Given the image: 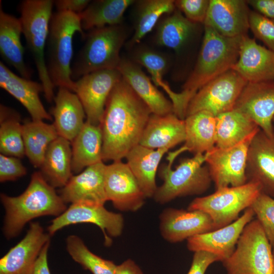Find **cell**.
Instances as JSON below:
<instances>
[{
  "label": "cell",
  "mask_w": 274,
  "mask_h": 274,
  "mask_svg": "<svg viewBox=\"0 0 274 274\" xmlns=\"http://www.w3.org/2000/svg\"><path fill=\"white\" fill-rule=\"evenodd\" d=\"M218 261L221 262V259L216 254L205 251H195L187 274H205L208 267Z\"/></svg>",
  "instance_id": "44"
},
{
  "label": "cell",
  "mask_w": 274,
  "mask_h": 274,
  "mask_svg": "<svg viewBox=\"0 0 274 274\" xmlns=\"http://www.w3.org/2000/svg\"><path fill=\"white\" fill-rule=\"evenodd\" d=\"M121 78L118 69H107L85 75L75 82L74 92L83 107L86 121L100 124L108 97Z\"/></svg>",
  "instance_id": "13"
},
{
  "label": "cell",
  "mask_w": 274,
  "mask_h": 274,
  "mask_svg": "<svg viewBox=\"0 0 274 274\" xmlns=\"http://www.w3.org/2000/svg\"><path fill=\"white\" fill-rule=\"evenodd\" d=\"M22 133L25 155L35 167H40L49 146L58 136L54 125L43 120L26 121Z\"/></svg>",
  "instance_id": "34"
},
{
  "label": "cell",
  "mask_w": 274,
  "mask_h": 274,
  "mask_svg": "<svg viewBox=\"0 0 274 274\" xmlns=\"http://www.w3.org/2000/svg\"><path fill=\"white\" fill-rule=\"evenodd\" d=\"M196 26V23L189 20L176 9L159 22L155 34V42L159 46L178 51L192 36Z\"/></svg>",
  "instance_id": "35"
},
{
  "label": "cell",
  "mask_w": 274,
  "mask_h": 274,
  "mask_svg": "<svg viewBox=\"0 0 274 274\" xmlns=\"http://www.w3.org/2000/svg\"><path fill=\"white\" fill-rule=\"evenodd\" d=\"M260 128L248 116L233 109L216 116V147L227 148L254 135Z\"/></svg>",
  "instance_id": "32"
},
{
  "label": "cell",
  "mask_w": 274,
  "mask_h": 274,
  "mask_svg": "<svg viewBox=\"0 0 274 274\" xmlns=\"http://www.w3.org/2000/svg\"><path fill=\"white\" fill-rule=\"evenodd\" d=\"M70 144L58 136L49 146L40 167L41 174L54 188L63 187L73 176Z\"/></svg>",
  "instance_id": "31"
},
{
  "label": "cell",
  "mask_w": 274,
  "mask_h": 274,
  "mask_svg": "<svg viewBox=\"0 0 274 274\" xmlns=\"http://www.w3.org/2000/svg\"><path fill=\"white\" fill-rule=\"evenodd\" d=\"M54 188L41 172H35L20 195L13 197L1 194L5 210L3 232L8 239L19 235L32 220L44 216L57 217L66 210V203Z\"/></svg>",
  "instance_id": "3"
},
{
  "label": "cell",
  "mask_w": 274,
  "mask_h": 274,
  "mask_svg": "<svg viewBox=\"0 0 274 274\" xmlns=\"http://www.w3.org/2000/svg\"><path fill=\"white\" fill-rule=\"evenodd\" d=\"M159 229L164 239L176 243L214 230V227L211 217L203 212L169 208L159 216Z\"/></svg>",
  "instance_id": "17"
},
{
  "label": "cell",
  "mask_w": 274,
  "mask_h": 274,
  "mask_svg": "<svg viewBox=\"0 0 274 274\" xmlns=\"http://www.w3.org/2000/svg\"><path fill=\"white\" fill-rule=\"evenodd\" d=\"M176 8L189 20L195 23H204L210 1L178 0L175 1Z\"/></svg>",
  "instance_id": "42"
},
{
  "label": "cell",
  "mask_w": 274,
  "mask_h": 274,
  "mask_svg": "<svg viewBox=\"0 0 274 274\" xmlns=\"http://www.w3.org/2000/svg\"><path fill=\"white\" fill-rule=\"evenodd\" d=\"M77 32L85 37L79 15L67 11L52 14L48 37V73L54 87H64L74 92L71 64L73 38Z\"/></svg>",
  "instance_id": "4"
},
{
  "label": "cell",
  "mask_w": 274,
  "mask_h": 274,
  "mask_svg": "<svg viewBox=\"0 0 274 274\" xmlns=\"http://www.w3.org/2000/svg\"><path fill=\"white\" fill-rule=\"evenodd\" d=\"M249 29L255 37L268 49L274 51V19L267 18L255 11L249 15Z\"/></svg>",
  "instance_id": "41"
},
{
  "label": "cell",
  "mask_w": 274,
  "mask_h": 274,
  "mask_svg": "<svg viewBox=\"0 0 274 274\" xmlns=\"http://www.w3.org/2000/svg\"><path fill=\"white\" fill-rule=\"evenodd\" d=\"M51 113L58 135L71 143L81 130L85 121V112L77 95L64 87H59L54 97Z\"/></svg>",
  "instance_id": "27"
},
{
  "label": "cell",
  "mask_w": 274,
  "mask_h": 274,
  "mask_svg": "<svg viewBox=\"0 0 274 274\" xmlns=\"http://www.w3.org/2000/svg\"><path fill=\"white\" fill-rule=\"evenodd\" d=\"M91 223L97 226L104 237V244L110 246L111 237L121 235L124 227V218L120 213L107 210L104 204L90 201H82L72 203L60 215L51 221L48 228L51 236L59 230L71 225Z\"/></svg>",
  "instance_id": "11"
},
{
  "label": "cell",
  "mask_w": 274,
  "mask_h": 274,
  "mask_svg": "<svg viewBox=\"0 0 274 274\" xmlns=\"http://www.w3.org/2000/svg\"><path fill=\"white\" fill-rule=\"evenodd\" d=\"M0 86L24 106L32 120L44 121L52 119L40 98V93L44 91L42 84L17 76L2 61L0 62Z\"/></svg>",
  "instance_id": "24"
},
{
  "label": "cell",
  "mask_w": 274,
  "mask_h": 274,
  "mask_svg": "<svg viewBox=\"0 0 274 274\" xmlns=\"http://www.w3.org/2000/svg\"><path fill=\"white\" fill-rule=\"evenodd\" d=\"M272 122H274V116H273V119H272Z\"/></svg>",
  "instance_id": "50"
},
{
  "label": "cell",
  "mask_w": 274,
  "mask_h": 274,
  "mask_svg": "<svg viewBox=\"0 0 274 274\" xmlns=\"http://www.w3.org/2000/svg\"><path fill=\"white\" fill-rule=\"evenodd\" d=\"M106 166L101 161L73 175L61 190L60 196L63 201L72 204L90 201L105 204L107 201L105 188Z\"/></svg>",
  "instance_id": "22"
},
{
  "label": "cell",
  "mask_w": 274,
  "mask_h": 274,
  "mask_svg": "<svg viewBox=\"0 0 274 274\" xmlns=\"http://www.w3.org/2000/svg\"><path fill=\"white\" fill-rule=\"evenodd\" d=\"M204 26L201 47L194 67L178 93L174 113L185 118L188 104L203 86L232 69L237 60L242 37L227 38L212 28Z\"/></svg>",
  "instance_id": "2"
},
{
  "label": "cell",
  "mask_w": 274,
  "mask_h": 274,
  "mask_svg": "<svg viewBox=\"0 0 274 274\" xmlns=\"http://www.w3.org/2000/svg\"><path fill=\"white\" fill-rule=\"evenodd\" d=\"M205 154H196L184 158L174 169L172 164H162L158 175L163 180L153 196L155 201L166 203L180 197L198 195L205 193L213 182L205 163Z\"/></svg>",
  "instance_id": "6"
},
{
  "label": "cell",
  "mask_w": 274,
  "mask_h": 274,
  "mask_svg": "<svg viewBox=\"0 0 274 274\" xmlns=\"http://www.w3.org/2000/svg\"><path fill=\"white\" fill-rule=\"evenodd\" d=\"M51 235L31 222L24 237L0 259V274H32L36 261Z\"/></svg>",
  "instance_id": "16"
},
{
  "label": "cell",
  "mask_w": 274,
  "mask_h": 274,
  "mask_svg": "<svg viewBox=\"0 0 274 274\" xmlns=\"http://www.w3.org/2000/svg\"><path fill=\"white\" fill-rule=\"evenodd\" d=\"M27 174L19 158L0 154V182L15 181Z\"/></svg>",
  "instance_id": "43"
},
{
  "label": "cell",
  "mask_w": 274,
  "mask_h": 274,
  "mask_svg": "<svg viewBox=\"0 0 274 274\" xmlns=\"http://www.w3.org/2000/svg\"><path fill=\"white\" fill-rule=\"evenodd\" d=\"M133 0H97L91 1L79 15L83 30L122 24L126 10Z\"/></svg>",
  "instance_id": "33"
},
{
  "label": "cell",
  "mask_w": 274,
  "mask_h": 274,
  "mask_svg": "<svg viewBox=\"0 0 274 274\" xmlns=\"http://www.w3.org/2000/svg\"><path fill=\"white\" fill-rule=\"evenodd\" d=\"M248 82L231 69L210 82L193 96L187 106L186 117L200 112L215 116L234 109Z\"/></svg>",
  "instance_id": "10"
},
{
  "label": "cell",
  "mask_w": 274,
  "mask_h": 274,
  "mask_svg": "<svg viewBox=\"0 0 274 274\" xmlns=\"http://www.w3.org/2000/svg\"><path fill=\"white\" fill-rule=\"evenodd\" d=\"M117 69L153 114L164 115L174 113L172 101L157 89L137 63L121 58Z\"/></svg>",
  "instance_id": "26"
},
{
  "label": "cell",
  "mask_w": 274,
  "mask_h": 274,
  "mask_svg": "<svg viewBox=\"0 0 274 274\" xmlns=\"http://www.w3.org/2000/svg\"><path fill=\"white\" fill-rule=\"evenodd\" d=\"M66 247L72 258L92 274H115L117 265L93 253L78 236H68Z\"/></svg>",
  "instance_id": "38"
},
{
  "label": "cell",
  "mask_w": 274,
  "mask_h": 274,
  "mask_svg": "<svg viewBox=\"0 0 274 274\" xmlns=\"http://www.w3.org/2000/svg\"><path fill=\"white\" fill-rule=\"evenodd\" d=\"M152 114L122 78L107 100L100 124L102 160H121L140 142Z\"/></svg>",
  "instance_id": "1"
},
{
  "label": "cell",
  "mask_w": 274,
  "mask_h": 274,
  "mask_svg": "<svg viewBox=\"0 0 274 274\" xmlns=\"http://www.w3.org/2000/svg\"><path fill=\"white\" fill-rule=\"evenodd\" d=\"M169 150L152 149L141 145L132 148L126 155L129 167L146 198L153 197L157 188L156 175L160 162Z\"/></svg>",
  "instance_id": "28"
},
{
  "label": "cell",
  "mask_w": 274,
  "mask_h": 274,
  "mask_svg": "<svg viewBox=\"0 0 274 274\" xmlns=\"http://www.w3.org/2000/svg\"><path fill=\"white\" fill-rule=\"evenodd\" d=\"M221 262L227 274H274L272 248L256 219L246 225L233 252Z\"/></svg>",
  "instance_id": "8"
},
{
  "label": "cell",
  "mask_w": 274,
  "mask_h": 274,
  "mask_svg": "<svg viewBox=\"0 0 274 274\" xmlns=\"http://www.w3.org/2000/svg\"><path fill=\"white\" fill-rule=\"evenodd\" d=\"M115 274H144V273L133 260L128 259L121 264L117 265Z\"/></svg>",
  "instance_id": "48"
},
{
  "label": "cell",
  "mask_w": 274,
  "mask_h": 274,
  "mask_svg": "<svg viewBox=\"0 0 274 274\" xmlns=\"http://www.w3.org/2000/svg\"><path fill=\"white\" fill-rule=\"evenodd\" d=\"M22 125L19 114L13 109L0 106L1 154L23 157L25 153Z\"/></svg>",
  "instance_id": "37"
},
{
  "label": "cell",
  "mask_w": 274,
  "mask_h": 274,
  "mask_svg": "<svg viewBox=\"0 0 274 274\" xmlns=\"http://www.w3.org/2000/svg\"><path fill=\"white\" fill-rule=\"evenodd\" d=\"M184 120L174 113L152 114L143 132L140 145L152 149L169 150L185 140Z\"/></svg>",
  "instance_id": "25"
},
{
  "label": "cell",
  "mask_w": 274,
  "mask_h": 274,
  "mask_svg": "<svg viewBox=\"0 0 274 274\" xmlns=\"http://www.w3.org/2000/svg\"><path fill=\"white\" fill-rule=\"evenodd\" d=\"M250 11L247 1L211 0L204 26L225 37H242L249 29Z\"/></svg>",
  "instance_id": "19"
},
{
  "label": "cell",
  "mask_w": 274,
  "mask_h": 274,
  "mask_svg": "<svg viewBox=\"0 0 274 274\" xmlns=\"http://www.w3.org/2000/svg\"><path fill=\"white\" fill-rule=\"evenodd\" d=\"M254 135L232 147L219 148L215 146L204 153L205 163L216 190L239 186L247 183L246 169L248 152Z\"/></svg>",
  "instance_id": "12"
},
{
  "label": "cell",
  "mask_w": 274,
  "mask_h": 274,
  "mask_svg": "<svg viewBox=\"0 0 274 274\" xmlns=\"http://www.w3.org/2000/svg\"><path fill=\"white\" fill-rule=\"evenodd\" d=\"M54 1L25 0L20 6L22 33L33 58L46 100L54 98V87L50 78L45 57Z\"/></svg>",
  "instance_id": "5"
},
{
  "label": "cell",
  "mask_w": 274,
  "mask_h": 274,
  "mask_svg": "<svg viewBox=\"0 0 274 274\" xmlns=\"http://www.w3.org/2000/svg\"><path fill=\"white\" fill-rule=\"evenodd\" d=\"M272 252H273V255L274 256V247L272 248Z\"/></svg>",
  "instance_id": "49"
},
{
  "label": "cell",
  "mask_w": 274,
  "mask_h": 274,
  "mask_svg": "<svg viewBox=\"0 0 274 274\" xmlns=\"http://www.w3.org/2000/svg\"><path fill=\"white\" fill-rule=\"evenodd\" d=\"M234 109L246 114L262 131L271 135L274 131V80L248 83Z\"/></svg>",
  "instance_id": "18"
},
{
  "label": "cell",
  "mask_w": 274,
  "mask_h": 274,
  "mask_svg": "<svg viewBox=\"0 0 274 274\" xmlns=\"http://www.w3.org/2000/svg\"><path fill=\"white\" fill-rule=\"evenodd\" d=\"M50 242L41 251L35 263L32 274H51L48 263L47 254Z\"/></svg>",
  "instance_id": "47"
},
{
  "label": "cell",
  "mask_w": 274,
  "mask_h": 274,
  "mask_svg": "<svg viewBox=\"0 0 274 274\" xmlns=\"http://www.w3.org/2000/svg\"><path fill=\"white\" fill-rule=\"evenodd\" d=\"M247 2L255 11L267 18L274 19V0H249Z\"/></svg>",
  "instance_id": "46"
},
{
  "label": "cell",
  "mask_w": 274,
  "mask_h": 274,
  "mask_svg": "<svg viewBox=\"0 0 274 274\" xmlns=\"http://www.w3.org/2000/svg\"><path fill=\"white\" fill-rule=\"evenodd\" d=\"M22 28L20 18L5 13L1 5L0 53L3 59L14 67L21 77L30 79L31 73L24 60L21 42Z\"/></svg>",
  "instance_id": "29"
},
{
  "label": "cell",
  "mask_w": 274,
  "mask_h": 274,
  "mask_svg": "<svg viewBox=\"0 0 274 274\" xmlns=\"http://www.w3.org/2000/svg\"><path fill=\"white\" fill-rule=\"evenodd\" d=\"M232 69L248 83L274 80V51L248 35L243 36L238 57Z\"/></svg>",
  "instance_id": "21"
},
{
  "label": "cell",
  "mask_w": 274,
  "mask_h": 274,
  "mask_svg": "<svg viewBox=\"0 0 274 274\" xmlns=\"http://www.w3.org/2000/svg\"><path fill=\"white\" fill-rule=\"evenodd\" d=\"M127 33L122 24L90 30L73 67L72 77L80 78L97 71L117 69L120 52Z\"/></svg>",
  "instance_id": "7"
},
{
  "label": "cell",
  "mask_w": 274,
  "mask_h": 274,
  "mask_svg": "<svg viewBox=\"0 0 274 274\" xmlns=\"http://www.w3.org/2000/svg\"><path fill=\"white\" fill-rule=\"evenodd\" d=\"M246 176L247 183L257 184L261 192L274 198V131L269 135L260 129L253 138Z\"/></svg>",
  "instance_id": "15"
},
{
  "label": "cell",
  "mask_w": 274,
  "mask_h": 274,
  "mask_svg": "<svg viewBox=\"0 0 274 274\" xmlns=\"http://www.w3.org/2000/svg\"><path fill=\"white\" fill-rule=\"evenodd\" d=\"M260 192L257 184L250 182L239 186L224 187L208 195L194 198L187 209L207 214L216 230L236 220L240 213L251 207Z\"/></svg>",
  "instance_id": "9"
},
{
  "label": "cell",
  "mask_w": 274,
  "mask_h": 274,
  "mask_svg": "<svg viewBox=\"0 0 274 274\" xmlns=\"http://www.w3.org/2000/svg\"><path fill=\"white\" fill-rule=\"evenodd\" d=\"M184 121V144L168 154L166 159L171 164L177 156L185 151L194 155L204 154L216 146V116L208 112L200 111L186 117Z\"/></svg>",
  "instance_id": "23"
},
{
  "label": "cell",
  "mask_w": 274,
  "mask_h": 274,
  "mask_svg": "<svg viewBox=\"0 0 274 274\" xmlns=\"http://www.w3.org/2000/svg\"><path fill=\"white\" fill-rule=\"evenodd\" d=\"M254 216L250 207L228 225L189 238L187 240V248L193 252L201 250L212 253L219 256L222 262L232 254L244 228Z\"/></svg>",
  "instance_id": "20"
},
{
  "label": "cell",
  "mask_w": 274,
  "mask_h": 274,
  "mask_svg": "<svg viewBox=\"0 0 274 274\" xmlns=\"http://www.w3.org/2000/svg\"><path fill=\"white\" fill-rule=\"evenodd\" d=\"M132 58V61L147 69L155 85L161 87L168 95L170 101L173 100L176 92L173 91L163 79V76L169 65L167 57L159 52L143 47L134 52Z\"/></svg>",
  "instance_id": "39"
},
{
  "label": "cell",
  "mask_w": 274,
  "mask_h": 274,
  "mask_svg": "<svg viewBox=\"0 0 274 274\" xmlns=\"http://www.w3.org/2000/svg\"><path fill=\"white\" fill-rule=\"evenodd\" d=\"M105 188L107 201L121 211L135 212L146 198L126 163L121 160L106 165Z\"/></svg>",
  "instance_id": "14"
},
{
  "label": "cell",
  "mask_w": 274,
  "mask_h": 274,
  "mask_svg": "<svg viewBox=\"0 0 274 274\" xmlns=\"http://www.w3.org/2000/svg\"><path fill=\"white\" fill-rule=\"evenodd\" d=\"M102 134L100 125L85 121L72 142V172L79 174L83 169L102 160Z\"/></svg>",
  "instance_id": "30"
},
{
  "label": "cell",
  "mask_w": 274,
  "mask_h": 274,
  "mask_svg": "<svg viewBox=\"0 0 274 274\" xmlns=\"http://www.w3.org/2000/svg\"><path fill=\"white\" fill-rule=\"evenodd\" d=\"M134 31L130 44L139 43L155 27L161 17L176 9L175 1L142 0L136 2Z\"/></svg>",
  "instance_id": "36"
},
{
  "label": "cell",
  "mask_w": 274,
  "mask_h": 274,
  "mask_svg": "<svg viewBox=\"0 0 274 274\" xmlns=\"http://www.w3.org/2000/svg\"><path fill=\"white\" fill-rule=\"evenodd\" d=\"M90 2L89 0H57L54 1V4L57 11H67L79 15Z\"/></svg>",
  "instance_id": "45"
},
{
  "label": "cell",
  "mask_w": 274,
  "mask_h": 274,
  "mask_svg": "<svg viewBox=\"0 0 274 274\" xmlns=\"http://www.w3.org/2000/svg\"><path fill=\"white\" fill-rule=\"evenodd\" d=\"M250 208L272 248L274 247V198L260 192Z\"/></svg>",
  "instance_id": "40"
}]
</instances>
